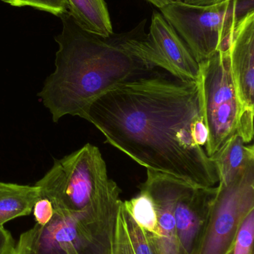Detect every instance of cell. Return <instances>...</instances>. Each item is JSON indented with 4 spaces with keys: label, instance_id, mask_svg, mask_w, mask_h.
I'll return each instance as SVG.
<instances>
[{
    "label": "cell",
    "instance_id": "obj_1",
    "mask_svg": "<svg viewBox=\"0 0 254 254\" xmlns=\"http://www.w3.org/2000/svg\"><path fill=\"white\" fill-rule=\"evenodd\" d=\"M79 117L147 170L193 186L219 184L216 164L205 150L208 130L198 80L150 70L101 95Z\"/></svg>",
    "mask_w": 254,
    "mask_h": 254
},
{
    "label": "cell",
    "instance_id": "obj_2",
    "mask_svg": "<svg viewBox=\"0 0 254 254\" xmlns=\"http://www.w3.org/2000/svg\"><path fill=\"white\" fill-rule=\"evenodd\" d=\"M62 31L55 69L37 96L57 123L65 116H79L97 98L127 80L150 71L109 37L88 32L68 12L60 16Z\"/></svg>",
    "mask_w": 254,
    "mask_h": 254
},
{
    "label": "cell",
    "instance_id": "obj_3",
    "mask_svg": "<svg viewBox=\"0 0 254 254\" xmlns=\"http://www.w3.org/2000/svg\"><path fill=\"white\" fill-rule=\"evenodd\" d=\"M120 195L81 212L54 211L46 225L21 234L14 254H110Z\"/></svg>",
    "mask_w": 254,
    "mask_h": 254
},
{
    "label": "cell",
    "instance_id": "obj_4",
    "mask_svg": "<svg viewBox=\"0 0 254 254\" xmlns=\"http://www.w3.org/2000/svg\"><path fill=\"white\" fill-rule=\"evenodd\" d=\"M40 197L47 198L54 211L81 212L116 194L117 184L108 177L99 149L86 143L59 160L35 184Z\"/></svg>",
    "mask_w": 254,
    "mask_h": 254
},
{
    "label": "cell",
    "instance_id": "obj_5",
    "mask_svg": "<svg viewBox=\"0 0 254 254\" xmlns=\"http://www.w3.org/2000/svg\"><path fill=\"white\" fill-rule=\"evenodd\" d=\"M253 10L254 0H226L207 5L177 0L160 8L198 64L228 49L236 27Z\"/></svg>",
    "mask_w": 254,
    "mask_h": 254
},
{
    "label": "cell",
    "instance_id": "obj_6",
    "mask_svg": "<svg viewBox=\"0 0 254 254\" xmlns=\"http://www.w3.org/2000/svg\"><path fill=\"white\" fill-rule=\"evenodd\" d=\"M198 64L204 122L208 130L205 150L213 160L238 133L243 110L233 81L228 49Z\"/></svg>",
    "mask_w": 254,
    "mask_h": 254
},
{
    "label": "cell",
    "instance_id": "obj_7",
    "mask_svg": "<svg viewBox=\"0 0 254 254\" xmlns=\"http://www.w3.org/2000/svg\"><path fill=\"white\" fill-rule=\"evenodd\" d=\"M146 19L134 29L113 34L111 41L151 69L161 68L181 80H198L199 64L162 13L154 10L149 31Z\"/></svg>",
    "mask_w": 254,
    "mask_h": 254
},
{
    "label": "cell",
    "instance_id": "obj_8",
    "mask_svg": "<svg viewBox=\"0 0 254 254\" xmlns=\"http://www.w3.org/2000/svg\"><path fill=\"white\" fill-rule=\"evenodd\" d=\"M218 192L198 254H232L242 225L254 210V163Z\"/></svg>",
    "mask_w": 254,
    "mask_h": 254
},
{
    "label": "cell",
    "instance_id": "obj_9",
    "mask_svg": "<svg viewBox=\"0 0 254 254\" xmlns=\"http://www.w3.org/2000/svg\"><path fill=\"white\" fill-rule=\"evenodd\" d=\"M228 52L233 81L243 110L237 134L249 143L254 137V10L246 13L236 27Z\"/></svg>",
    "mask_w": 254,
    "mask_h": 254
},
{
    "label": "cell",
    "instance_id": "obj_10",
    "mask_svg": "<svg viewBox=\"0 0 254 254\" xmlns=\"http://www.w3.org/2000/svg\"><path fill=\"white\" fill-rule=\"evenodd\" d=\"M173 213L180 254H198L218 186H193L172 177Z\"/></svg>",
    "mask_w": 254,
    "mask_h": 254
},
{
    "label": "cell",
    "instance_id": "obj_11",
    "mask_svg": "<svg viewBox=\"0 0 254 254\" xmlns=\"http://www.w3.org/2000/svg\"><path fill=\"white\" fill-rule=\"evenodd\" d=\"M172 176L147 170V178L140 189L153 199L158 214L160 235H149L155 254H180L173 213Z\"/></svg>",
    "mask_w": 254,
    "mask_h": 254
},
{
    "label": "cell",
    "instance_id": "obj_12",
    "mask_svg": "<svg viewBox=\"0 0 254 254\" xmlns=\"http://www.w3.org/2000/svg\"><path fill=\"white\" fill-rule=\"evenodd\" d=\"M110 254H155L149 235L121 204L116 216Z\"/></svg>",
    "mask_w": 254,
    "mask_h": 254
},
{
    "label": "cell",
    "instance_id": "obj_13",
    "mask_svg": "<svg viewBox=\"0 0 254 254\" xmlns=\"http://www.w3.org/2000/svg\"><path fill=\"white\" fill-rule=\"evenodd\" d=\"M67 12L85 31L102 37L114 34L104 0H66Z\"/></svg>",
    "mask_w": 254,
    "mask_h": 254
},
{
    "label": "cell",
    "instance_id": "obj_14",
    "mask_svg": "<svg viewBox=\"0 0 254 254\" xmlns=\"http://www.w3.org/2000/svg\"><path fill=\"white\" fill-rule=\"evenodd\" d=\"M40 198L37 186L0 182V227L20 216H28Z\"/></svg>",
    "mask_w": 254,
    "mask_h": 254
},
{
    "label": "cell",
    "instance_id": "obj_15",
    "mask_svg": "<svg viewBox=\"0 0 254 254\" xmlns=\"http://www.w3.org/2000/svg\"><path fill=\"white\" fill-rule=\"evenodd\" d=\"M213 160L217 169L219 183H230L254 163V146L245 143L243 137L236 134Z\"/></svg>",
    "mask_w": 254,
    "mask_h": 254
},
{
    "label": "cell",
    "instance_id": "obj_16",
    "mask_svg": "<svg viewBox=\"0 0 254 254\" xmlns=\"http://www.w3.org/2000/svg\"><path fill=\"white\" fill-rule=\"evenodd\" d=\"M134 198L123 201L124 207L137 225L152 237L160 235L158 214L153 199L146 191L140 189Z\"/></svg>",
    "mask_w": 254,
    "mask_h": 254
},
{
    "label": "cell",
    "instance_id": "obj_17",
    "mask_svg": "<svg viewBox=\"0 0 254 254\" xmlns=\"http://www.w3.org/2000/svg\"><path fill=\"white\" fill-rule=\"evenodd\" d=\"M13 7H31L60 16L67 12L66 0H1Z\"/></svg>",
    "mask_w": 254,
    "mask_h": 254
},
{
    "label": "cell",
    "instance_id": "obj_18",
    "mask_svg": "<svg viewBox=\"0 0 254 254\" xmlns=\"http://www.w3.org/2000/svg\"><path fill=\"white\" fill-rule=\"evenodd\" d=\"M254 210L246 218L237 236L233 254H253Z\"/></svg>",
    "mask_w": 254,
    "mask_h": 254
},
{
    "label": "cell",
    "instance_id": "obj_19",
    "mask_svg": "<svg viewBox=\"0 0 254 254\" xmlns=\"http://www.w3.org/2000/svg\"><path fill=\"white\" fill-rule=\"evenodd\" d=\"M33 211L36 224L43 226L46 225L53 216V206L47 198L40 197L33 207Z\"/></svg>",
    "mask_w": 254,
    "mask_h": 254
},
{
    "label": "cell",
    "instance_id": "obj_20",
    "mask_svg": "<svg viewBox=\"0 0 254 254\" xmlns=\"http://www.w3.org/2000/svg\"><path fill=\"white\" fill-rule=\"evenodd\" d=\"M15 242L4 226L0 227V254H14Z\"/></svg>",
    "mask_w": 254,
    "mask_h": 254
},
{
    "label": "cell",
    "instance_id": "obj_21",
    "mask_svg": "<svg viewBox=\"0 0 254 254\" xmlns=\"http://www.w3.org/2000/svg\"><path fill=\"white\" fill-rule=\"evenodd\" d=\"M187 4H196V5H207V4H216L226 0H180Z\"/></svg>",
    "mask_w": 254,
    "mask_h": 254
},
{
    "label": "cell",
    "instance_id": "obj_22",
    "mask_svg": "<svg viewBox=\"0 0 254 254\" xmlns=\"http://www.w3.org/2000/svg\"><path fill=\"white\" fill-rule=\"evenodd\" d=\"M146 1H149V3L160 9L177 0H146Z\"/></svg>",
    "mask_w": 254,
    "mask_h": 254
},
{
    "label": "cell",
    "instance_id": "obj_23",
    "mask_svg": "<svg viewBox=\"0 0 254 254\" xmlns=\"http://www.w3.org/2000/svg\"><path fill=\"white\" fill-rule=\"evenodd\" d=\"M233 253H234V252H233Z\"/></svg>",
    "mask_w": 254,
    "mask_h": 254
}]
</instances>
